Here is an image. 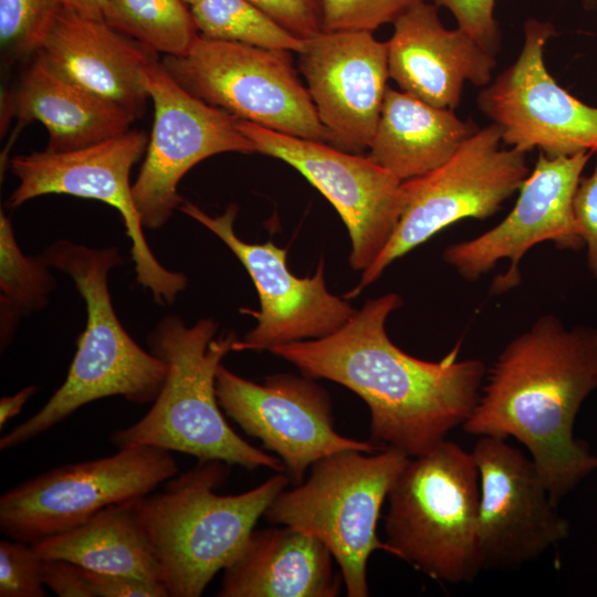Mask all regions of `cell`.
<instances>
[{"label": "cell", "instance_id": "obj_34", "mask_svg": "<svg viewBox=\"0 0 597 597\" xmlns=\"http://www.w3.org/2000/svg\"><path fill=\"white\" fill-rule=\"evenodd\" d=\"M574 214L587 251V266L597 281V158L591 175L579 179L574 196Z\"/></svg>", "mask_w": 597, "mask_h": 597}, {"label": "cell", "instance_id": "obj_27", "mask_svg": "<svg viewBox=\"0 0 597 597\" xmlns=\"http://www.w3.org/2000/svg\"><path fill=\"white\" fill-rule=\"evenodd\" d=\"M104 20L157 54L184 55L199 36L184 0H106Z\"/></svg>", "mask_w": 597, "mask_h": 597}, {"label": "cell", "instance_id": "obj_10", "mask_svg": "<svg viewBox=\"0 0 597 597\" xmlns=\"http://www.w3.org/2000/svg\"><path fill=\"white\" fill-rule=\"evenodd\" d=\"M177 473L171 452L153 446L67 463L4 492L0 531L32 544L76 527L112 504L145 496Z\"/></svg>", "mask_w": 597, "mask_h": 597}, {"label": "cell", "instance_id": "obj_5", "mask_svg": "<svg viewBox=\"0 0 597 597\" xmlns=\"http://www.w3.org/2000/svg\"><path fill=\"white\" fill-rule=\"evenodd\" d=\"M226 475L224 462L200 461L164 492L133 500L170 597L201 596L290 482L276 474L247 492L217 494Z\"/></svg>", "mask_w": 597, "mask_h": 597}, {"label": "cell", "instance_id": "obj_9", "mask_svg": "<svg viewBox=\"0 0 597 597\" xmlns=\"http://www.w3.org/2000/svg\"><path fill=\"white\" fill-rule=\"evenodd\" d=\"M160 62L187 92L238 119L331 143L290 51L199 34L186 54L165 55Z\"/></svg>", "mask_w": 597, "mask_h": 597}, {"label": "cell", "instance_id": "obj_29", "mask_svg": "<svg viewBox=\"0 0 597 597\" xmlns=\"http://www.w3.org/2000/svg\"><path fill=\"white\" fill-rule=\"evenodd\" d=\"M421 1L427 0H318L322 29L325 32H373Z\"/></svg>", "mask_w": 597, "mask_h": 597}, {"label": "cell", "instance_id": "obj_13", "mask_svg": "<svg viewBox=\"0 0 597 597\" xmlns=\"http://www.w3.org/2000/svg\"><path fill=\"white\" fill-rule=\"evenodd\" d=\"M255 153L302 174L336 209L352 242L349 264L366 270L392 235L401 211L402 181L369 156L279 133L238 119Z\"/></svg>", "mask_w": 597, "mask_h": 597}, {"label": "cell", "instance_id": "obj_15", "mask_svg": "<svg viewBox=\"0 0 597 597\" xmlns=\"http://www.w3.org/2000/svg\"><path fill=\"white\" fill-rule=\"evenodd\" d=\"M591 151L548 157L540 153L522 182L512 211L484 233L450 244L443 260L465 281H478L501 260L510 263L490 287L505 293L521 282L520 263L534 245L551 241L563 250L584 248L574 214V196Z\"/></svg>", "mask_w": 597, "mask_h": 597}, {"label": "cell", "instance_id": "obj_33", "mask_svg": "<svg viewBox=\"0 0 597 597\" xmlns=\"http://www.w3.org/2000/svg\"><path fill=\"white\" fill-rule=\"evenodd\" d=\"M294 35L307 40L322 29L318 0H248Z\"/></svg>", "mask_w": 597, "mask_h": 597}, {"label": "cell", "instance_id": "obj_12", "mask_svg": "<svg viewBox=\"0 0 597 597\" xmlns=\"http://www.w3.org/2000/svg\"><path fill=\"white\" fill-rule=\"evenodd\" d=\"M143 80L154 123L132 192L143 227L157 230L179 209L178 185L195 165L217 154L255 149L237 117L187 92L159 60L144 67Z\"/></svg>", "mask_w": 597, "mask_h": 597}, {"label": "cell", "instance_id": "obj_21", "mask_svg": "<svg viewBox=\"0 0 597 597\" xmlns=\"http://www.w3.org/2000/svg\"><path fill=\"white\" fill-rule=\"evenodd\" d=\"M34 54L84 90L137 118L149 98L143 70L157 53L111 27L104 19L57 9Z\"/></svg>", "mask_w": 597, "mask_h": 597}, {"label": "cell", "instance_id": "obj_30", "mask_svg": "<svg viewBox=\"0 0 597 597\" xmlns=\"http://www.w3.org/2000/svg\"><path fill=\"white\" fill-rule=\"evenodd\" d=\"M56 10L48 0H0L2 49L13 56L34 53Z\"/></svg>", "mask_w": 597, "mask_h": 597}, {"label": "cell", "instance_id": "obj_17", "mask_svg": "<svg viewBox=\"0 0 597 597\" xmlns=\"http://www.w3.org/2000/svg\"><path fill=\"white\" fill-rule=\"evenodd\" d=\"M179 210L222 240L245 268L258 291L260 311L241 310L251 314L258 325L243 341L237 339L232 350H269L276 345L325 337L355 314L347 301L328 292L323 260L313 276L301 279L286 265L287 248H279L272 241H242L234 232L235 203L216 217L186 200Z\"/></svg>", "mask_w": 597, "mask_h": 597}, {"label": "cell", "instance_id": "obj_18", "mask_svg": "<svg viewBox=\"0 0 597 597\" xmlns=\"http://www.w3.org/2000/svg\"><path fill=\"white\" fill-rule=\"evenodd\" d=\"M472 454L480 476L478 540L484 568L522 565L567 537L568 522L532 458L492 436H480Z\"/></svg>", "mask_w": 597, "mask_h": 597}, {"label": "cell", "instance_id": "obj_31", "mask_svg": "<svg viewBox=\"0 0 597 597\" xmlns=\"http://www.w3.org/2000/svg\"><path fill=\"white\" fill-rule=\"evenodd\" d=\"M43 558L31 543L0 542V597H44Z\"/></svg>", "mask_w": 597, "mask_h": 597}, {"label": "cell", "instance_id": "obj_36", "mask_svg": "<svg viewBox=\"0 0 597 597\" xmlns=\"http://www.w3.org/2000/svg\"><path fill=\"white\" fill-rule=\"evenodd\" d=\"M43 583L59 597H94L83 567L66 559H43Z\"/></svg>", "mask_w": 597, "mask_h": 597}, {"label": "cell", "instance_id": "obj_23", "mask_svg": "<svg viewBox=\"0 0 597 597\" xmlns=\"http://www.w3.org/2000/svg\"><path fill=\"white\" fill-rule=\"evenodd\" d=\"M7 111L22 123H42L49 133L50 151L97 144L129 130L137 118L65 78L38 55L9 96Z\"/></svg>", "mask_w": 597, "mask_h": 597}, {"label": "cell", "instance_id": "obj_16", "mask_svg": "<svg viewBox=\"0 0 597 597\" xmlns=\"http://www.w3.org/2000/svg\"><path fill=\"white\" fill-rule=\"evenodd\" d=\"M216 395L228 417L277 454L295 484L302 483L306 470L326 455L385 449L338 433L327 392L306 376L277 374L260 385L221 364L216 375Z\"/></svg>", "mask_w": 597, "mask_h": 597}, {"label": "cell", "instance_id": "obj_38", "mask_svg": "<svg viewBox=\"0 0 597 597\" xmlns=\"http://www.w3.org/2000/svg\"><path fill=\"white\" fill-rule=\"evenodd\" d=\"M36 386L30 385L12 396H4L0 400V428H2L11 418L15 417L23 408L25 402L35 394Z\"/></svg>", "mask_w": 597, "mask_h": 597}, {"label": "cell", "instance_id": "obj_26", "mask_svg": "<svg viewBox=\"0 0 597 597\" xmlns=\"http://www.w3.org/2000/svg\"><path fill=\"white\" fill-rule=\"evenodd\" d=\"M52 269L42 254L20 249L9 218L0 212V315L1 346H6L19 320L42 310L56 289Z\"/></svg>", "mask_w": 597, "mask_h": 597}, {"label": "cell", "instance_id": "obj_4", "mask_svg": "<svg viewBox=\"0 0 597 597\" xmlns=\"http://www.w3.org/2000/svg\"><path fill=\"white\" fill-rule=\"evenodd\" d=\"M218 325L201 318L187 326L178 315L163 317L147 337L149 350L168 365L151 408L133 425L114 431L117 448L153 446L253 470H285L281 459L243 440L227 422L216 395V375L237 341L214 338Z\"/></svg>", "mask_w": 597, "mask_h": 597}, {"label": "cell", "instance_id": "obj_7", "mask_svg": "<svg viewBox=\"0 0 597 597\" xmlns=\"http://www.w3.org/2000/svg\"><path fill=\"white\" fill-rule=\"evenodd\" d=\"M345 450L311 467L305 483L283 490L264 515L318 538L342 572L348 597H367V562L375 551L392 554L377 535L388 493L410 457L395 448L374 454Z\"/></svg>", "mask_w": 597, "mask_h": 597}, {"label": "cell", "instance_id": "obj_3", "mask_svg": "<svg viewBox=\"0 0 597 597\" xmlns=\"http://www.w3.org/2000/svg\"><path fill=\"white\" fill-rule=\"evenodd\" d=\"M41 254L52 269L73 281L86 305V325L64 383L38 412L1 437L2 451L34 439L102 398L122 396L137 405L153 402L168 373V365L143 349L115 313L107 280L109 271L122 263L117 248L57 240Z\"/></svg>", "mask_w": 597, "mask_h": 597}, {"label": "cell", "instance_id": "obj_1", "mask_svg": "<svg viewBox=\"0 0 597 597\" xmlns=\"http://www.w3.org/2000/svg\"><path fill=\"white\" fill-rule=\"evenodd\" d=\"M401 305L396 293L368 300L334 333L269 352L306 377L325 378L357 394L370 411V441L413 458L464 423L480 397L486 368L480 359H459L460 342L439 362L401 350L385 327L389 314Z\"/></svg>", "mask_w": 597, "mask_h": 597}, {"label": "cell", "instance_id": "obj_24", "mask_svg": "<svg viewBox=\"0 0 597 597\" xmlns=\"http://www.w3.org/2000/svg\"><path fill=\"white\" fill-rule=\"evenodd\" d=\"M478 129L453 109L388 87L368 156L405 181L443 165Z\"/></svg>", "mask_w": 597, "mask_h": 597}, {"label": "cell", "instance_id": "obj_8", "mask_svg": "<svg viewBox=\"0 0 597 597\" xmlns=\"http://www.w3.org/2000/svg\"><path fill=\"white\" fill-rule=\"evenodd\" d=\"M502 144L501 130L492 123L472 134L440 167L402 181L395 231L345 298L356 297L390 263L450 224L498 212L530 174L525 153Z\"/></svg>", "mask_w": 597, "mask_h": 597}, {"label": "cell", "instance_id": "obj_28", "mask_svg": "<svg viewBox=\"0 0 597 597\" xmlns=\"http://www.w3.org/2000/svg\"><path fill=\"white\" fill-rule=\"evenodd\" d=\"M190 10L201 35L300 53L303 40L248 0H198Z\"/></svg>", "mask_w": 597, "mask_h": 597}, {"label": "cell", "instance_id": "obj_39", "mask_svg": "<svg viewBox=\"0 0 597 597\" xmlns=\"http://www.w3.org/2000/svg\"><path fill=\"white\" fill-rule=\"evenodd\" d=\"M189 7L196 3L198 0H184Z\"/></svg>", "mask_w": 597, "mask_h": 597}, {"label": "cell", "instance_id": "obj_32", "mask_svg": "<svg viewBox=\"0 0 597 597\" xmlns=\"http://www.w3.org/2000/svg\"><path fill=\"white\" fill-rule=\"evenodd\" d=\"M436 2L451 11L460 29L485 50L495 54L500 41L494 18L495 0H436Z\"/></svg>", "mask_w": 597, "mask_h": 597}, {"label": "cell", "instance_id": "obj_11", "mask_svg": "<svg viewBox=\"0 0 597 597\" xmlns=\"http://www.w3.org/2000/svg\"><path fill=\"white\" fill-rule=\"evenodd\" d=\"M147 135L127 130L97 144L67 150L17 155L10 161L19 184L7 200L14 209L43 195L95 199L115 208L132 241L137 282L160 305H170L187 286V277L166 269L151 252L143 232L129 181L134 165L146 153Z\"/></svg>", "mask_w": 597, "mask_h": 597}, {"label": "cell", "instance_id": "obj_2", "mask_svg": "<svg viewBox=\"0 0 597 597\" xmlns=\"http://www.w3.org/2000/svg\"><path fill=\"white\" fill-rule=\"evenodd\" d=\"M484 381L464 431L521 442L555 503L597 470V457L573 432L597 388V327L567 328L545 314L506 344Z\"/></svg>", "mask_w": 597, "mask_h": 597}, {"label": "cell", "instance_id": "obj_6", "mask_svg": "<svg viewBox=\"0 0 597 597\" xmlns=\"http://www.w3.org/2000/svg\"><path fill=\"white\" fill-rule=\"evenodd\" d=\"M385 517L392 555L430 577L472 583L484 568L478 540L480 476L472 452L443 440L409 459Z\"/></svg>", "mask_w": 597, "mask_h": 597}, {"label": "cell", "instance_id": "obj_20", "mask_svg": "<svg viewBox=\"0 0 597 597\" xmlns=\"http://www.w3.org/2000/svg\"><path fill=\"white\" fill-rule=\"evenodd\" d=\"M387 41L388 70L402 92L441 108L453 109L465 82L486 86L495 54L460 29H447L437 7L418 2L394 22Z\"/></svg>", "mask_w": 597, "mask_h": 597}, {"label": "cell", "instance_id": "obj_25", "mask_svg": "<svg viewBox=\"0 0 597 597\" xmlns=\"http://www.w3.org/2000/svg\"><path fill=\"white\" fill-rule=\"evenodd\" d=\"M32 545L43 559H66L88 570L163 584L160 565L133 500L112 504L85 523Z\"/></svg>", "mask_w": 597, "mask_h": 597}, {"label": "cell", "instance_id": "obj_37", "mask_svg": "<svg viewBox=\"0 0 597 597\" xmlns=\"http://www.w3.org/2000/svg\"><path fill=\"white\" fill-rule=\"evenodd\" d=\"M55 9H63L86 18L104 19L106 0H48Z\"/></svg>", "mask_w": 597, "mask_h": 597}, {"label": "cell", "instance_id": "obj_22", "mask_svg": "<svg viewBox=\"0 0 597 597\" xmlns=\"http://www.w3.org/2000/svg\"><path fill=\"white\" fill-rule=\"evenodd\" d=\"M253 530L223 569L219 597H335L333 555L298 528Z\"/></svg>", "mask_w": 597, "mask_h": 597}, {"label": "cell", "instance_id": "obj_35", "mask_svg": "<svg viewBox=\"0 0 597 597\" xmlns=\"http://www.w3.org/2000/svg\"><path fill=\"white\" fill-rule=\"evenodd\" d=\"M83 569L94 597H169L167 588L161 583Z\"/></svg>", "mask_w": 597, "mask_h": 597}, {"label": "cell", "instance_id": "obj_14", "mask_svg": "<svg viewBox=\"0 0 597 597\" xmlns=\"http://www.w3.org/2000/svg\"><path fill=\"white\" fill-rule=\"evenodd\" d=\"M554 34L549 22L526 21L519 57L481 91L479 107L500 128L503 145L525 154L597 151V107L569 94L545 66L544 46Z\"/></svg>", "mask_w": 597, "mask_h": 597}, {"label": "cell", "instance_id": "obj_19", "mask_svg": "<svg viewBox=\"0 0 597 597\" xmlns=\"http://www.w3.org/2000/svg\"><path fill=\"white\" fill-rule=\"evenodd\" d=\"M297 54L331 143L353 153L369 148L388 88L387 42L368 31H322Z\"/></svg>", "mask_w": 597, "mask_h": 597}]
</instances>
